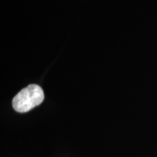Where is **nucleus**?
Segmentation results:
<instances>
[{
    "mask_svg": "<svg viewBox=\"0 0 157 157\" xmlns=\"http://www.w3.org/2000/svg\"><path fill=\"white\" fill-rule=\"evenodd\" d=\"M44 99L43 90L36 84H30L19 92L13 100V107L17 112H28L40 105Z\"/></svg>",
    "mask_w": 157,
    "mask_h": 157,
    "instance_id": "1",
    "label": "nucleus"
}]
</instances>
